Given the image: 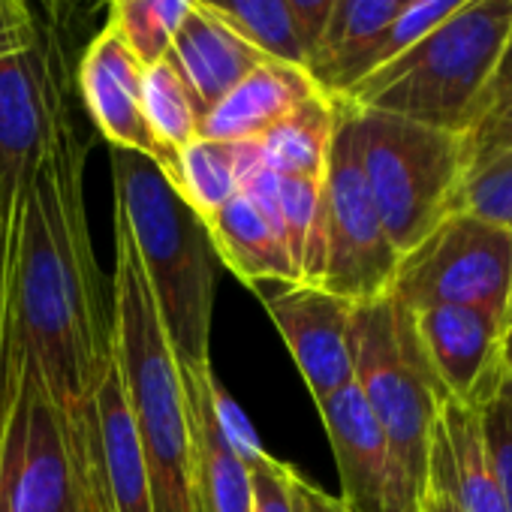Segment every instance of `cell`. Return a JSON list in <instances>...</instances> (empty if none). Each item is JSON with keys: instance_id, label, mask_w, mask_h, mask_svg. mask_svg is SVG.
I'll use <instances>...</instances> for the list:
<instances>
[{"instance_id": "1", "label": "cell", "mask_w": 512, "mask_h": 512, "mask_svg": "<svg viewBox=\"0 0 512 512\" xmlns=\"http://www.w3.org/2000/svg\"><path fill=\"white\" fill-rule=\"evenodd\" d=\"M85 154L70 100L61 106L43 166L7 217L4 314L22 332L61 413L79 428L115 362L106 296L85 214Z\"/></svg>"}, {"instance_id": "2", "label": "cell", "mask_w": 512, "mask_h": 512, "mask_svg": "<svg viewBox=\"0 0 512 512\" xmlns=\"http://www.w3.org/2000/svg\"><path fill=\"white\" fill-rule=\"evenodd\" d=\"M115 214L124 220L178 368L211 365L217 253L205 220L145 154L109 148Z\"/></svg>"}, {"instance_id": "3", "label": "cell", "mask_w": 512, "mask_h": 512, "mask_svg": "<svg viewBox=\"0 0 512 512\" xmlns=\"http://www.w3.org/2000/svg\"><path fill=\"white\" fill-rule=\"evenodd\" d=\"M115 365L148 470L154 512H193L190 416L151 287L124 220L115 214L112 278Z\"/></svg>"}, {"instance_id": "4", "label": "cell", "mask_w": 512, "mask_h": 512, "mask_svg": "<svg viewBox=\"0 0 512 512\" xmlns=\"http://www.w3.org/2000/svg\"><path fill=\"white\" fill-rule=\"evenodd\" d=\"M512 37V0H470L344 100L464 136L479 118Z\"/></svg>"}, {"instance_id": "5", "label": "cell", "mask_w": 512, "mask_h": 512, "mask_svg": "<svg viewBox=\"0 0 512 512\" xmlns=\"http://www.w3.org/2000/svg\"><path fill=\"white\" fill-rule=\"evenodd\" d=\"M353 383L389 443L398 506L416 512L446 392L425 359L413 314L392 296L353 305Z\"/></svg>"}, {"instance_id": "6", "label": "cell", "mask_w": 512, "mask_h": 512, "mask_svg": "<svg viewBox=\"0 0 512 512\" xmlns=\"http://www.w3.org/2000/svg\"><path fill=\"white\" fill-rule=\"evenodd\" d=\"M353 109L371 199L389 241L404 256L452 214V199L467 169L464 142L455 133L398 115Z\"/></svg>"}, {"instance_id": "7", "label": "cell", "mask_w": 512, "mask_h": 512, "mask_svg": "<svg viewBox=\"0 0 512 512\" xmlns=\"http://www.w3.org/2000/svg\"><path fill=\"white\" fill-rule=\"evenodd\" d=\"M88 419L79 428L67 422L28 350L7 416L0 419V512H91Z\"/></svg>"}, {"instance_id": "8", "label": "cell", "mask_w": 512, "mask_h": 512, "mask_svg": "<svg viewBox=\"0 0 512 512\" xmlns=\"http://www.w3.org/2000/svg\"><path fill=\"white\" fill-rule=\"evenodd\" d=\"M323 175V275L320 290L365 305L389 296L401 253L389 241L371 199L356 133V109L344 97Z\"/></svg>"}, {"instance_id": "9", "label": "cell", "mask_w": 512, "mask_h": 512, "mask_svg": "<svg viewBox=\"0 0 512 512\" xmlns=\"http://www.w3.org/2000/svg\"><path fill=\"white\" fill-rule=\"evenodd\" d=\"M509 284L512 232L452 211L401 256L389 296L407 311L467 305L506 317Z\"/></svg>"}, {"instance_id": "10", "label": "cell", "mask_w": 512, "mask_h": 512, "mask_svg": "<svg viewBox=\"0 0 512 512\" xmlns=\"http://www.w3.org/2000/svg\"><path fill=\"white\" fill-rule=\"evenodd\" d=\"M58 52L40 37L34 46L0 52V214L10 217L31 190L61 106L70 100L58 73Z\"/></svg>"}, {"instance_id": "11", "label": "cell", "mask_w": 512, "mask_h": 512, "mask_svg": "<svg viewBox=\"0 0 512 512\" xmlns=\"http://www.w3.org/2000/svg\"><path fill=\"white\" fill-rule=\"evenodd\" d=\"M410 314L446 398L485 407L506 380L503 317L467 305H434Z\"/></svg>"}, {"instance_id": "12", "label": "cell", "mask_w": 512, "mask_h": 512, "mask_svg": "<svg viewBox=\"0 0 512 512\" xmlns=\"http://www.w3.org/2000/svg\"><path fill=\"white\" fill-rule=\"evenodd\" d=\"M142 70L145 67L133 55L127 40L118 34L112 22H106L103 31L88 43V49L79 58V97L97 133L112 148L151 157L172 181L175 157H169L157 145L142 115Z\"/></svg>"}, {"instance_id": "13", "label": "cell", "mask_w": 512, "mask_h": 512, "mask_svg": "<svg viewBox=\"0 0 512 512\" xmlns=\"http://www.w3.org/2000/svg\"><path fill=\"white\" fill-rule=\"evenodd\" d=\"M305 386L320 404L353 383V305L311 284H287L266 299Z\"/></svg>"}, {"instance_id": "14", "label": "cell", "mask_w": 512, "mask_h": 512, "mask_svg": "<svg viewBox=\"0 0 512 512\" xmlns=\"http://www.w3.org/2000/svg\"><path fill=\"white\" fill-rule=\"evenodd\" d=\"M317 410L335 452L344 506L350 512H401L389 443L359 386L350 383L338 389L323 398Z\"/></svg>"}, {"instance_id": "15", "label": "cell", "mask_w": 512, "mask_h": 512, "mask_svg": "<svg viewBox=\"0 0 512 512\" xmlns=\"http://www.w3.org/2000/svg\"><path fill=\"white\" fill-rule=\"evenodd\" d=\"M181 383L193 446V512H253L250 467L226 443L214 416L217 377L211 365L184 368Z\"/></svg>"}, {"instance_id": "16", "label": "cell", "mask_w": 512, "mask_h": 512, "mask_svg": "<svg viewBox=\"0 0 512 512\" xmlns=\"http://www.w3.org/2000/svg\"><path fill=\"white\" fill-rule=\"evenodd\" d=\"M266 58L269 55L244 37V31L202 4L190 10L166 52V61L175 67L202 115Z\"/></svg>"}, {"instance_id": "17", "label": "cell", "mask_w": 512, "mask_h": 512, "mask_svg": "<svg viewBox=\"0 0 512 512\" xmlns=\"http://www.w3.org/2000/svg\"><path fill=\"white\" fill-rule=\"evenodd\" d=\"M320 91L323 88L305 64L269 55L202 115L199 136L217 142H256Z\"/></svg>"}, {"instance_id": "18", "label": "cell", "mask_w": 512, "mask_h": 512, "mask_svg": "<svg viewBox=\"0 0 512 512\" xmlns=\"http://www.w3.org/2000/svg\"><path fill=\"white\" fill-rule=\"evenodd\" d=\"M428 470L455 494L464 512H506L482 437V407L446 398L440 404Z\"/></svg>"}, {"instance_id": "19", "label": "cell", "mask_w": 512, "mask_h": 512, "mask_svg": "<svg viewBox=\"0 0 512 512\" xmlns=\"http://www.w3.org/2000/svg\"><path fill=\"white\" fill-rule=\"evenodd\" d=\"M217 260L244 284H299V272L278 223L250 196L235 193L220 211L205 217Z\"/></svg>"}, {"instance_id": "20", "label": "cell", "mask_w": 512, "mask_h": 512, "mask_svg": "<svg viewBox=\"0 0 512 512\" xmlns=\"http://www.w3.org/2000/svg\"><path fill=\"white\" fill-rule=\"evenodd\" d=\"M94 443L112 512H154L145 458L115 362L94 395Z\"/></svg>"}, {"instance_id": "21", "label": "cell", "mask_w": 512, "mask_h": 512, "mask_svg": "<svg viewBox=\"0 0 512 512\" xmlns=\"http://www.w3.org/2000/svg\"><path fill=\"white\" fill-rule=\"evenodd\" d=\"M404 4L407 0H335L329 25L308 58V70L326 94L344 97L362 79L368 52Z\"/></svg>"}, {"instance_id": "22", "label": "cell", "mask_w": 512, "mask_h": 512, "mask_svg": "<svg viewBox=\"0 0 512 512\" xmlns=\"http://www.w3.org/2000/svg\"><path fill=\"white\" fill-rule=\"evenodd\" d=\"M338 118V100L326 91L305 100L296 112L278 121L266 136L256 139L266 166L284 178H314L326 175V160L332 148Z\"/></svg>"}, {"instance_id": "23", "label": "cell", "mask_w": 512, "mask_h": 512, "mask_svg": "<svg viewBox=\"0 0 512 512\" xmlns=\"http://www.w3.org/2000/svg\"><path fill=\"white\" fill-rule=\"evenodd\" d=\"M142 115L169 157H178L181 148L199 139L202 109L166 58L142 70Z\"/></svg>"}, {"instance_id": "24", "label": "cell", "mask_w": 512, "mask_h": 512, "mask_svg": "<svg viewBox=\"0 0 512 512\" xmlns=\"http://www.w3.org/2000/svg\"><path fill=\"white\" fill-rule=\"evenodd\" d=\"M172 184L202 220L211 217L238 193L235 142H217L205 136L193 139L175 157Z\"/></svg>"}, {"instance_id": "25", "label": "cell", "mask_w": 512, "mask_h": 512, "mask_svg": "<svg viewBox=\"0 0 512 512\" xmlns=\"http://www.w3.org/2000/svg\"><path fill=\"white\" fill-rule=\"evenodd\" d=\"M106 4L109 22L127 40L142 67H151L166 58L196 0H106Z\"/></svg>"}, {"instance_id": "26", "label": "cell", "mask_w": 512, "mask_h": 512, "mask_svg": "<svg viewBox=\"0 0 512 512\" xmlns=\"http://www.w3.org/2000/svg\"><path fill=\"white\" fill-rule=\"evenodd\" d=\"M196 4L226 16L266 55L308 67L302 40L296 34V25L290 19V10L284 0H196Z\"/></svg>"}, {"instance_id": "27", "label": "cell", "mask_w": 512, "mask_h": 512, "mask_svg": "<svg viewBox=\"0 0 512 512\" xmlns=\"http://www.w3.org/2000/svg\"><path fill=\"white\" fill-rule=\"evenodd\" d=\"M452 211L476 214L512 232V148H503L464 172Z\"/></svg>"}, {"instance_id": "28", "label": "cell", "mask_w": 512, "mask_h": 512, "mask_svg": "<svg viewBox=\"0 0 512 512\" xmlns=\"http://www.w3.org/2000/svg\"><path fill=\"white\" fill-rule=\"evenodd\" d=\"M464 4H470V0H407V4L401 7V13L392 19V25L377 40V46L368 52V58L362 64V79L371 76L374 70L386 67L389 61H395L407 49H413L422 37H428L434 28H440Z\"/></svg>"}, {"instance_id": "29", "label": "cell", "mask_w": 512, "mask_h": 512, "mask_svg": "<svg viewBox=\"0 0 512 512\" xmlns=\"http://www.w3.org/2000/svg\"><path fill=\"white\" fill-rule=\"evenodd\" d=\"M482 437H485V452L503 497L506 512H512V380L497 386L491 401L482 407Z\"/></svg>"}, {"instance_id": "30", "label": "cell", "mask_w": 512, "mask_h": 512, "mask_svg": "<svg viewBox=\"0 0 512 512\" xmlns=\"http://www.w3.org/2000/svg\"><path fill=\"white\" fill-rule=\"evenodd\" d=\"M461 142H464L467 169L494 157L503 148H512V85L485 103V109L479 112L473 127L461 136Z\"/></svg>"}, {"instance_id": "31", "label": "cell", "mask_w": 512, "mask_h": 512, "mask_svg": "<svg viewBox=\"0 0 512 512\" xmlns=\"http://www.w3.org/2000/svg\"><path fill=\"white\" fill-rule=\"evenodd\" d=\"M250 482H253V512H293V473L296 467L272 458L263 452L250 464Z\"/></svg>"}, {"instance_id": "32", "label": "cell", "mask_w": 512, "mask_h": 512, "mask_svg": "<svg viewBox=\"0 0 512 512\" xmlns=\"http://www.w3.org/2000/svg\"><path fill=\"white\" fill-rule=\"evenodd\" d=\"M214 416H217V425H220L226 443L235 449V455L244 464H250L253 458H260L266 452L263 443H260V437H256V431H253V425L247 422V416L241 413V407L223 392L220 383H214Z\"/></svg>"}, {"instance_id": "33", "label": "cell", "mask_w": 512, "mask_h": 512, "mask_svg": "<svg viewBox=\"0 0 512 512\" xmlns=\"http://www.w3.org/2000/svg\"><path fill=\"white\" fill-rule=\"evenodd\" d=\"M40 37L28 0H0V52L34 46Z\"/></svg>"}, {"instance_id": "34", "label": "cell", "mask_w": 512, "mask_h": 512, "mask_svg": "<svg viewBox=\"0 0 512 512\" xmlns=\"http://www.w3.org/2000/svg\"><path fill=\"white\" fill-rule=\"evenodd\" d=\"M284 4L290 10L296 34L302 40L305 58H311L317 43H320V37H323V31H326V25H329L335 0H284Z\"/></svg>"}, {"instance_id": "35", "label": "cell", "mask_w": 512, "mask_h": 512, "mask_svg": "<svg viewBox=\"0 0 512 512\" xmlns=\"http://www.w3.org/2000/svg\"><path fill=\"white\" fill-rule=\"evenodd\" d=\"M290 491H293V512H350V509L344 506L341 497H335V494L317 488V485L308 482L299 470L293 473Z\"/></svg>"}, {"instance_id": "36", "label": "cell", "mask_w": 512, "mask_h": 512, "mask_svg": "<svg viewBox=\"0 0 512 512\" xmlns=\"http://www.w3.org/2000/svg\"><path fill=\"white\" fill-rule=\"evenodd\" d=\"M85 488H88V509L91 512H112L106 485H103V473L97 464V443H94V413L91 422L85 428Z\"/></svg>"}, {"instance_id": "37", "label": "cell", "mask_w": 512, "mask_h": 512, "mask_svg": "<svg viewBox=\"0 0 512 512\" xmlns=\"http://www.w3.org/2000/svg\"><path fill=\"white\" fill-rule=\"evenodd\" d=\"M416 512H464V509L458 506V500L449 491V485L434 470H428V482H425V491L419 497Z\"/></svg>"}, {"instance_id": "38", "label": "cell", "mask_w": 512, "mask_h": 512, "mask_svg": "<svg viewBox=\"0 0 512 512\" xmlns=\"http://www.w3.org/2000/svg\"><path fill=\"white\" fill-rule=\"evenodd\" d=\"M7 244H10V223L0 214V332H4V299H7Z\"/></svg>"}, {"instance_id": "39", "label": "cell", "mask_w": 512, "mask_h": 512, "mask_svg": "<svg viewBox=\"0 0 512 512\" xmlns=\"http://www.w3.org/2000/svg\"><path fill=\"white\" fill-rule=\"evenodd\" d=\"M40 4L46 7V13H49L52 22H64V19H70L79 7L91 4V0H40Z\"/></svg>"}, {"instance_id": "40", "label": "cell", "mask_w": 512, "mask_h": 512, "mask_svg": "<svg viewBox=\"0 0 512 512\" xmlns=\"http://www.w3.org/2000/svg\"><path fill=\"white\" fill-rule=\"evenodd\" d=\"M512 85V37H509V46H506V55H503V61H500V67H497V76H494V85H491V94H488V100L494 97V94H500L503 88H509ZM485 100V103H488ZM485 109V106H482Z\"/></svg>"}, {"instance_id": "41", "label": "cell", "mask_w": 512, "mask_h": 512, "mask_svg": "<svg viewBox=\"0 0 512 512\" xmlns=\"http://www.w3.org/2000/svg\"><path fill=\"white\" fill-rule=\"evenodd\" d=\"M512 347V284H509V302H506V317H503V359Z\"/></svg>"}, {"instance_id": "42", "label": "cell", "mask_w": 512, "mask_h": 512, "mask_svg": "<svg viewBox=\"0 0 512 512\" xmlns=\"http://www.w3.org/2000/svg\"><path fill=\"white\" fill-rule=\"evenodd\" d=\"M506 374H509V380H512V347H509V353H506Z\"/></svg>"}]
</instances>
